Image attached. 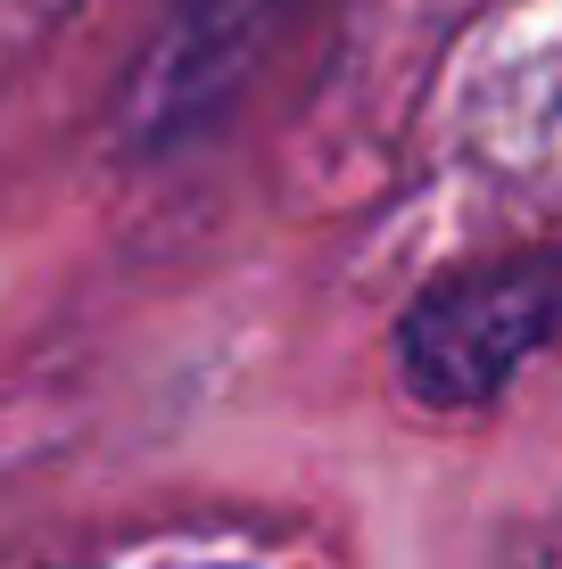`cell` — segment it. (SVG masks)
I'll use <instances>...</instances> for the list:
<instances>
[{
  "label": "cell",
  "mask_w": 562,
  "mask_h": 569,
  "mask_svg": "<svg viewBox=\"0 0 562 569\" xmlns=\"http://www.w3.org/2000/svg\"><path fill=\"white\" fill-rule=\"evenodd\" d=\"M562 339V248H496L472 257L397 313V388L431 413H480L513 371Z\"/></svg>",
  "instance_id": "obj_1"
},
{
  "label": "cell",
  "mask_w": 562,
  "mask_h": 569,
  "mask_svg": "<svg viewBox=\"0 0 562 569\" xmlns=\"http://www.w3.org/2000/svg\"><path fill=\"white\" fill-rule=\"evenodd\" d=\"M315 0H174L158 50L132 74V124L149 141H183L207 116L231 108V91L265 67V50L282 42Z\"/></svg>",
  "instance_id": "obj_2"
}]
</instances>
